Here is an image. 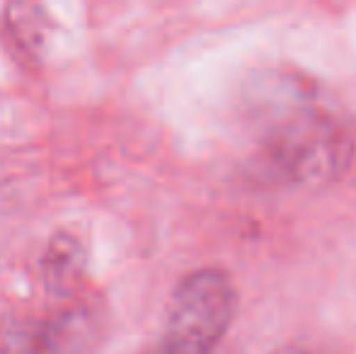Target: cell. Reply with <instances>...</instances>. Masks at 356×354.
Listing matches in <instances>:
<instances>
[{
	"mask_svg": "<svg viewBox=\"0 0 356 354\" xmlns=\"http://www.w3.org/2000/svg\"><path fill=\"white\" fill-rule=\"evenodd\" d=\"M238 311V289L220 269H197L177 284L153 354H211Z\"/></svg>",
	"mask_w": 356,
	"mask_h": 354,
	"instance_id": "7a4b0ae2",
	"label": "cell"
},
{
	"mask_svg": "<svg viewBox=\"0 0 356 354\" xmlns=\"http://www.w3.org/2000/svg\"><path fill=\"white\" fill-rule=\"evenodd\" d=\"M274 354H310L308 350H300V347H284V350H277Z\"/></svg>",
	"mask_w": 356,
	"mask_h": 354,
	"instance_id": "5b68a950",
	"label": "cell"
},
{
	"mask_svg": "<svg viewBox=\"0 0 356 354\" xmlns=\"http://www.w3.org/2000/svg\"><path fill=\"white\" fill-rule=\"evenodd\" d=\"M254 112L264 158L291 182H325L342 175L352 161L349 124L320 104L300 78L269 76L262 81Z\"/></svg>",
	"mask_w": 356,
	"mask_h": 354,
	"instance_id": "6da1fadb",
	"label": "cell"
},
{
	"mask_svg": "<svg viewBox=\"0 0 356 354\" xmlns=\"http://www.w3.org/2000/svg\"><path fill=\"white\" fill-rule=\"evenodd\" d=\"M95 332L90 311L68 306L54 313L0 316V354H80Z\"/></svg>",
	"mask_w": 356,
	"mask_h": 354,
	"instance_id": "3957f363",
	"label": "cell"
},
{
	"mask_svg": "<svg viewBox=\"0 0 356 354\" xmlns=\"http://www.w3.org/2000/svg\"><path fill=\"white\" fill-rule=\"evenodd\" d=\"M83 274V250L71 236H56L44 257V284L51 293L66 296Z\"/></svg>",
	"mask_w": 356,
	"mask_h": 354,
	"instance_id": "277c9868",
	"label": "cell"
}]
</instances>
